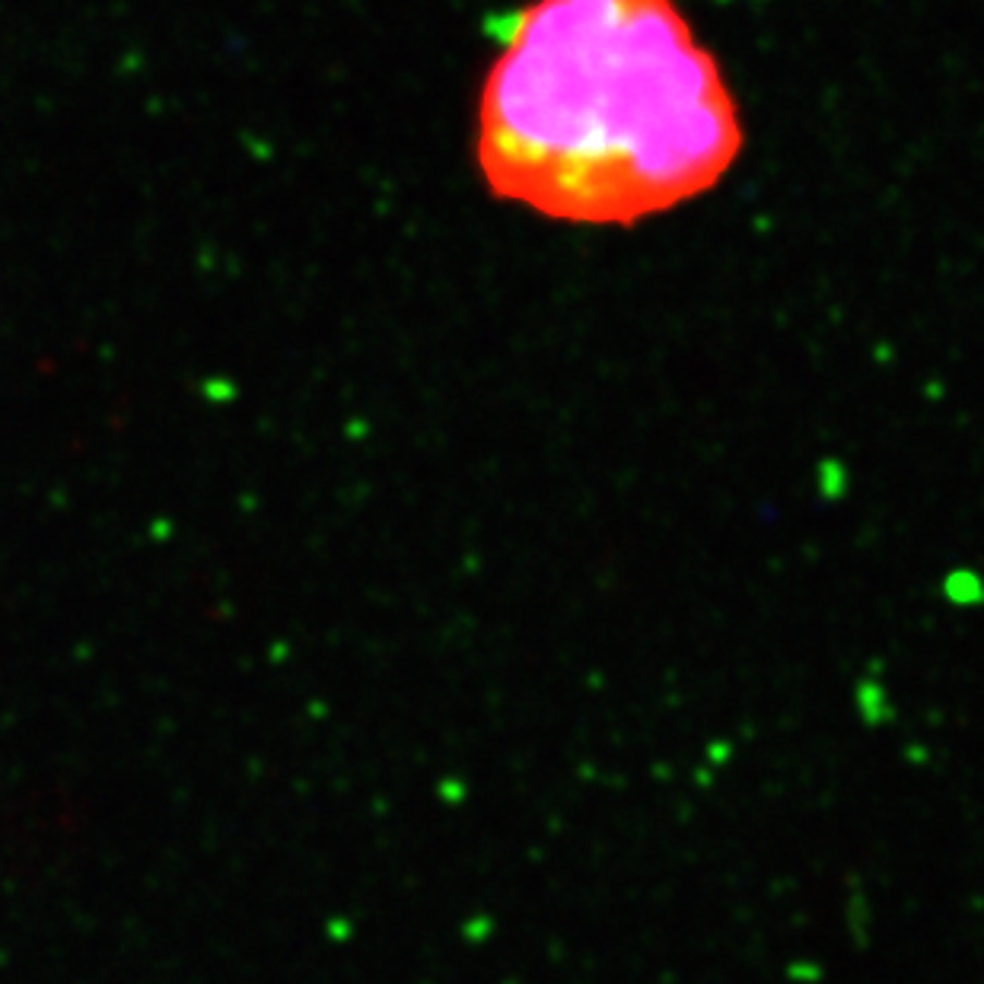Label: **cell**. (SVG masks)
<instances>
[{"label":"cell","instance_id":"cell-1","mask_svg":"<svg viewBox=\"0 0 984 984\" xmlns=\"http://www.w3.org/2000/svg\"><path fill=\"white\" fill-rule=\"evenodd\" d=\"M742 122L676 0H533L503 26L475 112L497 202L634 227L720 185Z\"/></svg>","mask_w":984,"mask_h":984}]
</instances>
